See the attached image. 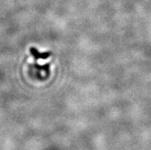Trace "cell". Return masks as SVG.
<instances>
[{
	"mask_svg": "<svg viewBox=\"0 0 151 150\" xmlns=\"http://www.w3.org/2000/svg\"><path fill=\"white\" fill-rule=\"evenodd\" d=\"M30 53L31 54H32V56L33 57V58H34L35 62H37L38 59H47L49 58V57L51 55V52L40 53V52L38 51L37 48H31Z\"/></svg>",
	"mask_w": 151,
	"mask_h": 150,
	"instance_id": "cell-1",
	"label": "cell"
}]
</instances>
